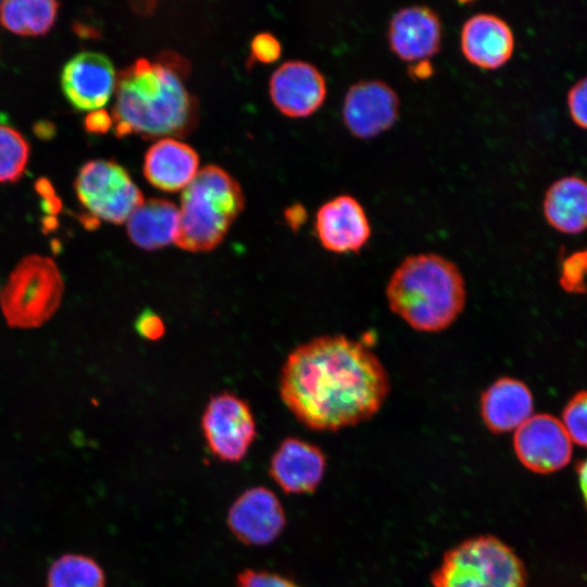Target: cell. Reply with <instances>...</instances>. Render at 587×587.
Segmentation results:
<instances>
[{
    "label": "cell",
    "mask_w": 587,
    "mask_h": 587,
    "mask_svg": "<svg viewBox=\"0 0 587 587\" xmlns=\"http://www.w3.org/2000/svg\"><path fill=\"white\" fill-rule=\"evenodd\" d=\"M135 326L138 334L148 340H158L165 332L162 319L151 310L141 312L136 320Z\"/></svg>",
    "instance_id": "obj_29"
},
{
    "label": "cell",
    "mask_w": 587,
    "mask_h": 587,
    "mask_svg": "<svg viewBox=\"0 0 587 587\" xmlns=\"http://www.w3.org/2000/svg\"><path fill=\"white\" fill-rule=\"evenodd\" d=\"M199 167L197 151L175 138L157 140L143 158V175L154 187L164 191L184 189Z\"/></svg>",
    "instance_id": "obj_19"
},
{
    "label": "cell",
    "mask_w": 587,
    "mask_h": 587,
    "mask_svg": "<svg viewBox=\"0 0 587 587\" xmlns=\"http://www.w3.org/2000/svg\"><path fill=\"white\" fill-rule=\"evenodd\" d=\"M116 74L103 53L84 51L63 66L61 86L68 102L79 111H96L110 100L115 90Z\"/></svg>",
    "instance_id": "obj_12"
},
{
    "label": "cell",
    "mask_w": 587,
    "mask_h": 587,
    "mask_svg": "<svg viewBox=\"0 0 587 587\" xmlns=\"http://www.w3.org/2000/svg\"><path fill=\"white\" fill-rule=\"evenodd\" d=\"M542 213L548 224L560 233L584 232L587 228V180L575 175L554 180L545 192Z\"/></svg>",
    "instance_id": "obj_20"
},
{
    "label": "cell",
    "mask_w": 587,
    "mask_h": 587,
    "mask_svg": "<svg viewBox=\"0 0 587 587\" xmlns=\"http://www.w3.org/2000/svg\"><path fill=\"white\" fill-rule=\"evenodd\" d=\"M189 62L176 52L139 58L116 75L113 130L145 139L186 136L198 122L199 105L185 86Z\"/></svg>",
    "instance_id": "obj_2"
},
{
    "label": "cell",
    "mask_w": 587,
    "mask_h": 587,
    "mask_svg": "<svg viewBox=\"0 0 587 587\" xmlns=\"http://www.w3.org/2000/svg\"><path fill=\"white\" fill-rule=\"evenodd\" d=\"M270 95L275 107L290 117H304L314 113L324 102L327 84L313 64L290 60L272 74Z\"/></svg>",
    "instance_id": "obj_14"
},
{
    "label": "cell",
    "mask_w": 587,
    "mask_h": 587,
    "mask_svg": "<svg viewBox=\"0 0 587 587\" xmlns=\"http://www.w3.org/2000/svg\"><path fill=\"white\" fill-rule=\"evenodd\" d=\"M434 73V66L429 60H421L411 63L409 74L411 78L422 80L429 78Z\"/></svg>",
    "instance_id": "obj_33"
},
{
    "label": "cell",
    "mask_w": 587,
    "mask_h": 587,
    "mask_svg": "<svg viewBox=\"0 0 587 587\" xmlns=\"http://www.w3.org/2000/svg\"><path fill=\"white\" fill-rule=\"evenodd\" d=\"M74 188L88 216L96 222L124 223L145 201L128 172L112 160L97 159L85 163Z\"/></svg>",
    "instance_id": "obj_7"
},
{
    "label": "cell",
    "mask_w": 587,
    "mask_h": 587,
    "mask_svg": "<svg viewBox=\"0 0 587 587\" xmlns=\"http://www.w3.org/2000/svg\"><path fill=\"white\" fill-rule=\"evenodd\" d=\"M390 392L389 375L363 342L323 335L296 347L279 377L287 409L312 430L336 432L372 419Z\"/></svg>",
    "instance_id": "obj_1"
},
{
    "label": "cell",
    "mask_w": 587,
    "mask_h": 587,
    "mask_svg": "<svg viewBox=\"0 0 587 587\" xmlns=\"http://www.w3.org/2000/svg\"><path fill=\"white\" fill-rule=\"evenodd\" d=\"M315 233L326 250L349 253L366 245L372 228L361 202L351 195H338L319 208Z\"/></svg>",
    "instance_id": "obj_13"
},
{
    "label": "cell",
    "mask_w": 587,
    "mask_h": 587,
    "mask_svg": "<svg viewBox=\"0 0 587 587\" xmlns=\"http://www.w3.org/2000/svg\"><path fill=\"white\" fill-rule=\"evenodd\" d=\"M566 107L574 124L587 130V76L578 79L570 88Z\"/></svg>",
    "instance_id": "obj_27"
},
{
    "label": "cell",
    "mask_w": 587,
    "mask_h": 587,
    "mask_svg": "<svg viewBox=\"0 0 587 587\" xmlns=\"http://www.w3.org/2000/svg\"><path fill=\"white\" fill-rule=\"evenodd\" d=\"M286 524L284 508L277 496L264 486L246 489L232 503L227 526L237 540L248 546L273 542Z\"/></svg>",
    "instance_id": "obj_11"
},
{
    "label": "cell",
    "mask_w": 587,
    "mask_h": 587,
    "mask_svg": "<svg viewBox=\"0 0 587 587\" xmlns=\"http://www.w3.org/2000/svg\"><path fill=\"white\" fill-rule=\"evenodd\" d=\"M513 448L528 470L547 474L564 467L572 457V440L561 420L533 414L514 430Z\"/></svg>",
    "instance_id": "obj_10"
},
{
    "label": "cell",
    "mask_w": 587,
    "mask_h": 587,
    "mask_svg": "<svg viewBox=\"0 0 587 587\" xmlns=\"http://www.w3.org/2000/svg\"><path fill=\"white\" fill-rule=\"evenodd\" d=\"M466 285L458 265L437 253L408 255L392 272L389 309L410 327L437 333L451 326L466 304Z\"/></svg>",
    "instance_id": "obj_3"
},
{
    "label": "cell",
    "mask_w": 587,
    "mask_h": 587,
    "mask_svg": "<svg viewBox=\"0 0 587 587\" xmlns=\"http://www.w3.org/2000/svg\"><path fill=\"white\" fill-rule=\"evenodd\" d=\"M460 47L471 64L483 70H497L511 59L515 39L507 21L496 14L480 12L463 23Z\"/></svg>",
    "instance_id": "obj_17"
},
{
    "label": "cell",
    "mask_w": 587,
    "mask_h": 587,
    "mask_svg": "<svg viewBox=\"0 0 587 587\" xmlns=\"http://www.w3.org/2000/svg\"><path fill=\"white\" fill-rule=\"evenodd\" d=\"M34 132L39 138L48 139L52 137L54 127L49 122H39L35 125Z\"/></svg>",
    "instance_id": "obj_35"
},
{
    "label": "cell",
    "mask_w": 587,
    "mask_h": 587,
    "mask_svg": "<svg viewBox=\"0 0 587 587\" xmlns=\"http://www.w3.org/2000/svg\"><path fill=\"white\" fill-rule=\"evenodd\" d=\"M387 38L390 50L402 61L413 63L429 60L440 49L442 24L432 8L408 5L391 16Z\"/></svg>",
    "instance_id": "obj_15"
},
{
    "label": "cell",
    "mask_w": 587,
    "mask_h": 587,
    "mask_svg": "<svg viewBox=\"0 0 587 587\" xmlns=\"http://www.w3.org/2000/svg\"><path fill=\"white\" fill-rule=\"evenodd\" d=\"M36 190L43 200V209L49 213H57L60 211L61 201L55 196L54 190L50 182L46 178L37 180Z\"/></svg>",
    "instance_id": "obj_31"
},
{
    "label": "cell",
    "mask_w": 587,
    "mask_h": 587,
    "mask_svg": "<svg viewBox=\"0 0 587 587\" xmlns=\"http://www.w3.org/2000/svg\"><path fill=\"white\" fill-rule=\"evenodd\" d=\"M201 429L210 452L223 462H239L257 436L250 405L232 392L210 398L201 419Z\"/></svg>",
    "instance_id": "obj_8"
},
{
    "label": "cell",
    "mask_w": 587,
    "mask_h": 587,
    "mask_svg": "<svg viewBox=\"0 0 587 587\" xmlns=\"http://www.w3.org/2000/svg\"><path fill=\"white\" fill-rule=\"evenodd\" d=\"M533 409L529 388L516 378H498L480 396L482 420L494 434L515 430L533 415Z\"/></svg>",
    "instance_id": "obj_18"
},
{
    "label": "cell",
    "mask_w": 587,
    "mask_h": 587,
    "mask_svg": "<svg viewBox=\"0 0 587 587\" xmlns=\"http://www.w3.org/2000/svg\"><path fill=\"white\" fill-rule=\"evenodd\" d=\"M236 587H299L294 580L280 574L248 569L236 579Z\"/></svg>",
    "instance_id": "obj_26"
},
{
    "label": "cell",
    "mask_w": 587,
    "mask_h": 587,
    "mask_svg": "<svg viewBox=\"0 0 587 587\" xmlns=\"http://www.w3.org/2000/svg\"><path fill=\"white\" fill-rule=\"evenodd\" d=\"M243 207L239 183L220 166H203L182 192L175 243L190 252L214 249Z\"/></svg>",
    "instance_id": "obj_4"
},
{
    "label": "cell",
    "mask_w": 587,
    "mask_h": 587,
    "mask_svg": "<svg viewBox=\"0 0 587 587\" xmlns=\"http://www.w3.org/2000/svg\"><path fill=\"white\" fill-rule=\"evenodd\" d=\"M282 47L278 39L271 33L255 35L250 45L248 62L272 63L280 57Z\"/></svg>",
    "instance_id": "obj_28"
},
{
    "label": "cell",
    "mask_w": 587,
    "mask_h": 587,
    "mask_svg": "<svg viewBox=\"0 0 587 587\" xmlns=\"http://www.w3.org/2000/svg\"><path fill=\"white\" fill-rule=\"evenodd\" d=\"M516 553L491 535L469 538L448 550L430 576L433 587H525Z\"/></svg>",
    "instance_id": "obj_5"
},
{
    "label": "cell",
    "mask_w": 587,
    "mask_h": 587,
    "mask_svg": "<svg viewBox=\"0 0 587 587\" xmlns=\"http://www.w3.org/2000/svg\"><path fill=\"white\" fill-rule=\"evenodd\" d=\"M285 218L288 225L297 230L307 220V211L303 205L295 203L285 210Z\"/></svg>",
    "instance_id": "obj_32"
},
{
    "label": "cell",
    "mask_w": 587,
    "mask_h": 587,
    "mask_svg": "<svg viewBox=\"0 0 587 587\" xmlns=\"http://www.w3.org/2000/svg\"><path fill=\"white\" fill-rule=\"evenodd\" d=\"M64 282L55 262L41 254H28L13 267L0 290V307L9 326L33 329L42 326L58 311Z\"/></svg>",
    "instance_id": "obj_6"
},
{
    "label": "cell",
    "mask_w": 587,
    "mask_h": 587,
    "mask_svg": "<svg viewBox=\"0 0 587 587\" xmlns=\"http://www.w3.org/2000/svg\"><path fill=\"white\" fill-rule=\"evenodd\" d=\"M179 210L166 199L145 200L126 221L127 235L143 250H155L175 242Z\"/></svg>",
    "instance_id": "obj_21"
},
{
    "label": "cell",
    "mask_w": 587,
    "mask_h": 587,
    "mask_svg": "<svg viewBox=\"0 0 587 587\" xmlns=\"http://www.w3.org/2000/svg\"><path fill=\"white\" fill-rule=\"evenodd\" d=\"M561 422L572 442L587 447V391H579L571 398Z\"/></svg>",
    "instance_id": "obj_25"
},
{
    "label": "cell",
    "mask_w": 587,
    "mask_h": 587,
    "mask_svg": "<svg viewBox=\"0 0 587 587\" xmlns=\"http://www.w3.org/2000/svg\"><path fill=\"white\" fill-rule=\"evenodd\" d=\"M325 469L326 458L317 446L288 437L273 453L268 474L284 492L302 495L317 488Z\"/></svg>",
    "instance_id": "obj_16"
},
{
    "label": "cell",
    "mask_w": 587,
    "mask_h": 587,
    "mask_svg": "<svg viewBox=\"0 0 587 587\" xmlns=\"http://www.w3.org/2000/svg\"><path fill=\"white\" fill-rule=\"evenodd\" d=\"M579 487L587 507V459L582 461L577 467Z\"/></svg>",
    "instance_id": "obj_34"
},
{
    "label": "cell",
    "mask_w": 587,
    "mask_h": 587,
    "mask_svg": "<svg viewBox=\"0 0 587 587\" xmlns=\"http://www.w3.org/2000/svg\"><path fill=\"white\" fill-rule=\"evenodd\" d=\"M85 129L91 134H104L113 127L112 116L104 110L89 112L84 121Z\"/></svg>",
    "instance_id": "obj_30"
},
{
    "label": "cell",
    "mask_w": 587,
    "mask_h": 587,
    "mask_svg": "<svg viewBox=\"0 0 587 587\" xmlns=\"http://www.w3.org/2000/svg\"><path fill=\"white\" fill-rule=\"evenodd\" d=\"M60 3L46 0H9L0 3V24L21 36H40L53 26Z\"/></svg>",
    "instance_id": "obj_22"
},
{
    "label": "cell",
    "mask_w": 587,
    "mask_h": 587,
    "mask_svg": "<svg viewBox=\"0 0 587 587\" xmlns=\"http://www.w3.org/2000/svg\"><path fill=\"white\" fill-rule=\"evenodd\" d=\"M29 151V143L20 132L0 125V183H14L23 176Z\"/></svg>",
    "instance_id": "obj_24"
},
{
    "label": "cell",
    "mask_w": 587,
    "mask_h": 587,
    "mask_svg": "<svg viewBox=\"0 0 587 587\" xmlns=\"http://www.w3.org/2000/svg\"><path fill=\"white\" fill-rule=\"evenodd\" d=\"M400 100L396 90L380 79H363L347 90L342 120L351 135L370 139L388 130L397 122Z\"/></svg>",
    "instance_id": "obj_9"
},
{
    "label": "cell",
    "mask_w": 587,
    "mask_h": 587,
    "mask_svg": "<svg viewBox=\"0 0 587 587\" xmlns=\"http://www.w3.org/2000/svg\"><path fill=\"white\" fill-rule=\"evenodd\" d=\"M48 587H105V576L92 558L65 554L51 565Z\"/></svg>",
    "instance_id": "obj_23"
}]
</instances>
